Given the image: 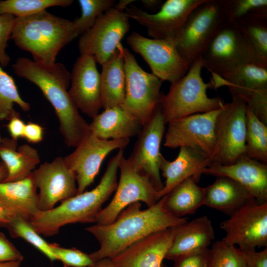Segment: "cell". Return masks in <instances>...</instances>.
<instances>
[{"label": "cell", "mask_w": 267, "mask_h": 267, "mask_svg": "<svg viewBox=\"0 0 267 267\" xmlns=\"http://www.w3.org/2000/svg\"><path fill=\"white\" fill-rule=\"evenodd\" d=\"M140 202L131 204L112 223L96 224L85 230L92 234L99 243V248L90 253L95 262L112 259L138 240L156 232L180 225L188 221L185 217L172 216L163 207V198L147 209H141Z\"/></svg>", "instance_id": "1"}, {"label": "cell", "mask_w": 267, "mask_h": 267, "mask_svg": "<svg viewBox=\"0 0 267 267\" xmlns=\"http://www.w3.org/2000/svg\"><path fill=\"white\" fill-rule=\"evenodd\" d=\"M15 74L36 85L53 106L59 122V131L68 147H76L89 133V124L72 100L67 89L71 74L63 64L40 65L26 57L12 65Z\"/></svg>", "instance_id": "2"}, {"label": "cell", "mask_w": 267, "mask_h": 267, "mask_svg": "<svg viewBox=\"0 0 267 267\" xmlns=\"http://www.w3.org/2000/svg\"><path fill=\"white\" fill-rule=\"evenodd\" d=\"M124 150L119 149L109 161L99 183L92 190L77 194L53 209L37 212L29 220L40 235L51 237L61 227L75 223L95 222L102 206L116 190L117 173Z\"/></svg>", "instance_id": "3"}, {"label": "cell", "mask_w": 267, "mask_h": 267, "mask_svg": "<svg viewBox=\"0 0 267 267\" xmlns=\"http://www.w3.org/2000/svg\"><path fill=\"white\" fill-rule=\"evenodd\" d=\"M78 36L73 21L44 10L16 17L10 39L18 47L30 52L34 61L50 66L59 51Z\"/></svg>", "instance_id": "4"}, {"label": "cell", "mask_w": 267, "mask_h": 267, "mask_svg": "<svg viewBox=\"0 0 267 267\" xmlns=\"http://www.w3.org/2000/svg\"><path fill=\"white\" fill-rule=\"evenodd\" d=\"M202 68L199 58L183 76L171 84L168 92L163 95L160 106L166 124L174 119L217 110L224 105L221 97L208 96L207 89H214V85L211 80L204 82Z\"/></svg>", "instance_id": "5"}, {"label": "cell", "mask_w": 267, "mask_h": 267, "mask_svg": "<svg viewBox=\"0 0 267 267\" xmlns=\"http://www.w3.org/2000/svg\"><path fill=\"white\" fill-rule=\"evenodd\" d=\"M226 21L224 0H205L191 12L174 40L189 67Z\"/></svg>", "instance_id": "6"}, {"label": "cell", "mask_w": 267, "mask_h": 267, "mask_svg": "<svg viewBox=\"0 0 267 267\" xmlns=\"http://www.w3.org/2000/svg\"><path fill=\"white\" fill-rule=\"evenodd\" d=\"M203 68L222 76L240 65L267 67L259 59L235 23L226 22L216 32L200 57Z\"/></svg>", "instance_id": "7"}, {"label": "cell", "mask_w": 267, "mask_h": 267, "mask_svg": "<svg viewBox=\"0 0 267 267\" xmlns=\"http://www.w3.org/2000/svg\"><path fill=\"white\" fill-rule=\"evenodd\" d=\"M123 56L126 90L121 107L143 126L160 104L163 81L145 71L128 48H124Z\"/></svg>", "instance_id": "8"}, {"label": "cell", "mask_w": 267, "mask_h": 267, "mask_svg": "<svg viewBox=\"0 0 267 267\" xmlns=\"http://www.w3.org/2000/svg\"><path fill=\"white\" fill-rule=\"evenodd\" d=\"M247 109L246 103L239 98H232L222 108L216 123L212 163L230 165L246 155Z\"/></svg>", "instance_id": "9"}, {"label": "cell", "mask_w": 267, "mask_h": 267, "mask_svg": "<svg viewBox=\"0 0 267 267\" xmlns=\"http://www.w3.org/2000/svg\"><path fill=\"white\" fill-rule=\"evenodd\" d=\"M214 89L227 87L232 98L243 100L247 107L267 125V67L240 65L222 76H212Z\"/></svg>", "instance_id": "10"}, {"label": "cell", "mask_w": 267, "mask_h": 267, "mask_svg": "<svg viewBox=\"0 0 267 267\" xmlns=\"http://www.w3.org/2000/svg\"><path fill=\"white\" fill-rule=\"evenodd\" d=\"M119 170L120 178L114 197L98 213L96 224L106 225L113 222L119 213L132 203L141 201L149 207L158 201V191L148 178L136 171L124 156Z\"/></svg>", "instance_id": "11"}, {"label": "cell", "mask_w": 267, "mask_h": 267, "mask_svg": "<svg viewBox=\"0 0 267 267\" xmlns=\"http://www.w3.org/2000/svg\"><path fill=\"white\" fill-rule=\"evenodd\" d=\"M130 28L129 18L125 12L114 7L110 8L81 35L78 43L80 54L91 56L102 65L115 52Z\"/></svg>", "instance_id": "12"}, {"label": "cell", "mask_w": 267, "mask_h": 267, "mask_svg": "<svg viewBox=\"0 0 267 267\" xmlns=\"http://www.w3.org/2000/svg\"><path fill=\"white\" fill-rule=\"evenodd\" d=\"M222 239L241 250L267 247V202L257 201L242 207L220 223Z\"/></svg>", "instance_id": "13"}, {"label": "cell", "mask_w": 267, "mask_h": 267, "mask_svg": "<svg viewBox=\"0 0 267 267\" xmlns=\"http://www.w3.org/2000/svg\"><path fill=\"white\" fill-rule=\"evenodd\" d=\"M221 109L170 121L167 123L164 146L190 147L211 160L215 148L216 121Z\"/></svg>", "instance_id": "14"}, {"label": "cell", "mask_w": 267, "mask_h": 267, "mask_svg": "<svg viewBox=\"0 0 267 267\" xmlns=\"http://www.w3.org/2000/svg\"><path fill=\"white\" fill-rule=\"evenodd\" d=\"M127 43L143 57L152 73L162 81L172 84L183 76L190 68L178 52L174 40L148 38L133 32L128 37Z\"/></svg>", "instance_id": "15"}, {"label": "cell", "mask_w": 267, "mask_h": 267, "mask_svg": "<svg viewBox=\"0 0 267 267\" xmlns=\"http://www.w3.org/2000/svg\"><path fill=\"white\" fill-rule=\"evenodd\" d=\"M166 124L160 104L142 126L132 154L127 159L136 171L148 178L158 192L164 186L160 171L163 157L160 145Z\"/></svg>", "instance_id": "16"}, {"label": "cell", "mask_w": 267, "mask_h": 267, "mask_svg": "<svg viewBox=\"0 0 267 267\" xmlns=\"http://www.w3.org/2000/svg\"><path fill=\"white\" fill-rule=\"evenodd\" d=\"M129 142L130 139H101L90 132L73 152L64 157L76 175L78 194L93 182L105 157L114 150L124 149Z\"/></svg>", "instance_id": "17"}, {"label": "cell", "mask_w": 267, "mask_h": 267, "mask_svg": "<svg viewBox=\"0 0 267 267\" xmlns=\"http://www.w3.org/2000/svg\"><path fill=\"white\" fill-rule=\"evenodd\" d=\"M205 0H167L152 14L131 4L125 13L129 18L145 27L151 38L174 40L189 14Z\"/></svg>", "instance_id": "18"}, {"label": "cell", "mask_w": 267, "mask_h": 267, "mask_svg": "<svg viewBox=\"0 0 267 267\" xmlns=\"http://www.w3.org/2000/svg\"><path fill=\"white\" fill-rule=\"evenodd\" d=\"M39 189L38 210H50L55 205L78 194L75 173L67 165L64 157H57L45 162L32 173Z\"/></svg>", "instance_id": "19"}, {"label": "cell", "mask_w": 267, "mask_h": 267, "mask_svg": "<svg viewBox=\"0 0 267 267\" xmlns=\"http://www.w3.org/2000/svg\"><path fill=\"white\" fill-rule=\"evenodd\" d=\"M96 62L90 55L81 54L71 74L69 94L73 103L84 114L94 118L102 108L100 75Z\"/></svg>", "instance_id": "20"}, {"label": "cell", "mask_w": 267, "mask_h": 267, "mask_svg": "<svg viewBox=\"0 0 267 267\" xmlns=\"http://www.w3.org/2000/svg\"><path fill=\"white\" fill-rule=\"evenodd\" d=\"M178 226L150 234L111 260L118 267H162Z\"/></svg>", "instance_id": "21"}, {"label": "cell", "mask_w": 267, "mask_h": 267, "mask_svg": "<svg viewBox=\"0 0 267 267\" xmlns=\"http://www.w3.org/2000/svg\"><path fill=\"white\" fill-rule=\"evenodd\" d=\"M204 174L230 178L244 187L257 202H267V164L245 155L230 165L211 163Z\"/></svg>", "instance_id": "22"}, {"label": "cell", "mask_w": 267, "mask_h": 267, "mask_svg": "<svg viewBox=\"0 0 267 267\" xmlns=\"http://www.w3.org/2000/svg\"><path fill=\"white\" fill-rule=\"evenodd\" d=\"M211 163L210 159L203 153L185 146L179 147L178 154L173 161L166 159L163 156L160 171L165 181L163 188L157 193L158 200L188 178H192L198 182Z\"/></svg>", "instance_id": "23"}, {"label": "cell", "mask_w": 267, "mask_h": 267, "mask_svg": "<svg viewBox=\"0 0 267 267\" xmlns=\"http://www.w3.org/2000/svg\"><path fill=\"white\" fill-rule=\"evenodd\" d=\"M215 239L211 221L203 216L178 226L165 259L174 261L183 256L207 249Z\"/></svg>", "instance_id": "24"}, {"label": "cell", "mask_w": 267, "mask_h": 267, "mask_svg": "<svg viewBox=\"0 0 267 267\" xmlns=\"http://www.w3.org/2000/svg\"><path fill=\"white\" fill-rule=\"evenodd\" d=\"M204 187V205L230 216L256 199L242 185L226 177L218 176Z\"/></svg>", "instance_id": "25"}, {"label": "cell", "mask_w": 267, "mask_h": 267, "mask_svg": "<svg viewBox=\"0 0 267 267\" xmlns=\"http://www.w3.org/2000/svg\"><path fill=\"white\" fill-rule=\"evenodd\" d=\"M142 128L121 107L105 109L89 124L90 132L103 140L130 139L138 135Z\"/></svg>", "instance_id": "26"}, {"label": "cell", "mask_w": 267, "mask_h": 267, "mask_svg": "<svg viewBox=\"0 0 267 267\" xmlns=\"http://www.w3.org/2000/svg\"><path fill=\"white\" fill-rule=\"evenodd\" d=\"M121 43L102 66L100 75L101 99L104 109L121 107L126 90V73Z\"/></svg>", "instance_id": "27"}, {"label": "cell", "mask_w": 267, "mask_h": 267, "mask_svg": "<svg viewBox=\"0 0 267 267\" xmlns=\"http://www.w3.org/2000/svg\"><path fill=\"white\" fill-rule=\"evenodd\" d=\"M32 174L23 179L0 182V203L15 215L27 220L39 211L38 193Z\"/></svg>", "instance_id": "28"}, {"label": "cell", "mask_w": 267, "mask_h": 267, "mask_svg": "<svg viewBox=\"0 0 267 267\" xmlns=\"http://www.w3.org/2000/svg\"><path fill=\"white\" fill-rule=\"evenodd\" d=\"M0 158L7 171L3 182L18 181L29 177L40 162L36 149L27 144L18 147L17 141L11 138H3Z\"/></svg>", "instance_id": "29"}, {"label": "cell", "mask_w": 267, "mask_h": 267, "mask_svg": "<svg viewBox=\"0 0 267 267\" xmlns=\"http://www.w3.org/2000/svg\"><path fill=\"white\" fill-rule=\"evenodd\" d=\"M162 197L166 211L176 217L183 218L194 214L204 205V187L190 178L177 184Z\"/></svg>", "instance_id": "30"}, {"label": "cell", "mask_w": 267, "mask_h": 267, "mask_svg": "<svg viewBox=\"0 0 267 267\" xmlns=\"http://www.w3.org/2000/svg\"><path fill=\"white\" fill-rule=\"evenodd\" d=\"M234 23L259 59L267 65V13L249 14Z\"/></svg>", "instance_id": "31"}, {"label": "cell", "mask_w": 267, "mask_h": 267, "mask_svg": "<svg viewBox=\"0 0 267 267\" xmlns=\"http://www.w3.org/2000/svg\"><path fill=\"white\" fill-rule=\"evenodd\" d=\"M246 155L267 164V125L247 107L245 139Z\"/></svg>", "instance_id": "32"}, {"label": "cell", "mask_w": 267, "mask_h": 267, "mask_svg": "<svg viewBox=\"0 0 267 267\" xmlns=\"http://www.w3.org/2000/svg\"><path fill=\"white\" fill-rule=\"evenodd\" d=\"M14 103L24 111L30 109L29 103L20 96L12 77L0 65V120L9 121L13 116L20 115L14 108Z\"/></svg>", "instance_id": "33"}, {"label": "cell", "mask_w": 267, "mask_h": 267, "mask_svg": "<svg viewBox=\"0 0 267 267\" xmlns=\"http://www.w3.org/2000/svg\"><path fill=\"white\" fill-rule=\"evenodd\" d=\"M72 0H0V14H9L16 17L28 16L52 6L68 7Z\"/></svg>", "instance_id": "34"}, {"label": "cell", "mask_w": 267, "mask_h": 267, "mask_svg": "<svg viewBox=\"0 0 267 267\" xmlns=\"http://www.w3.org/2000/svg\"><path fill=\"white\" fill-rule=\"evenodd\" d=\"M6 228L11 237L23 239L41 252L51 262L56 260L49 243L34 229L29 220L16 216Z\"/></svg>", "instance_id": "35"}, {"label": "cell", "mask_w": 267, "mask_h": 267, "mask_svg": "<svg viewBox=\"0 0 267 267\" xmlns=\"http://www.w3.org/2000/svg\"><path fill=\"white\" fill-rule=\"evenodd\" d=\"M208 267H246V265L241 250L221 240L213 242L209 249Z\"/></svg>", "instance_id": "36"}, {"label": "cell", "mask_w": 267, "mask_h": 267, "mask_svg": "<svg viewBox=\"0 0 267 267\" xmlns=\"http://www.w3.org/2000/svg\"><path fill=\"white\" fill-rule=\"evenodd\" d=\"M78 2L81 15L73 22L79 36L91 28L100 15L114 7L116 4L114 0H79Z\"/></svg>", "instance_id": "37"}, {"label": "cell", "mask_w": 267, "mask_h": 267, "mask_svg": "<svg viewBox=\"0 0 267 267\" xmlns=\"http://www.w3.org/2000/svg\"><path fill=\"white\" fill-rule=\"evenodd\" d=\"M226 21L234 23L251 14L267 13V0H224Z\"/></svg>", "instance_id": "38"}, {"label": "cell", "mask_w": 267, "mask_h": 267, "mask_svg": "<svg viewBox=\"0 0 267 267\" xmlns=\"http://www.w3.org/2000/svg\"><path fill=\"white\" fill-rule=\"evenodd\" d=\"M49 245L56 260L64 267H89L93 263L89 254L74 247L64 248L56 243Z\"/></svg>", "instance_id": "39"}, {"label": "cell", "mask_w": 267, "mask_h": 267, "mask_svg": "<svg viewBox=\"0 0 267 267\" xmlns=\"http://www.w3.org/2000/svg\"><path fill=\"white\" fill-rule=\"evenodd\" d=\"M16 17L9 14H0V65L6 66L10 58L5 50L8 41L10 39Z\"/></svg>", "instance_id": "40"}, {"label": "cell", "mask_w": 267, "mask_h": 267, "mask_svg": "<svg viewBox=\"0 0 267 267\" xmlns=\"http://www.w3.org/2000/svg\"><path fill=\"white\" fill-rule=\"evenodd\" d=\"M209 256V248L193 252L175 260L173 267H206Z\"/></svg>", "instance_id": "41"}, {"label": "cell", "mask_w": 267, "mask_h": 267, "mask_svg": "<svg viewBox=\"0 0 267 267\" xmlns=\"http://www.w3.org/2000/svg\"><path fill=\"white\" fill-rule=\"evenodd\" d=\"M24 257L16 247L0 231V263L22 262Z\"/></svg>", "instance_id": "42"}, {"label": "cell", "mask_w": 267, "mask_h": 267, "mask_svg": "<svg viewBox=\"0 0 267 267\" xmlns=\"http://www.w3.org/2000/svg\"><path fill=\"white\" fill-rule=\"evenodd\" d=\"M242 252L244 255L246 267H267V247L260 251L250 249Z\"/></svg>", "instance_id": "43"}, {"label": "cell", "mask_w": 267, "mask_h": 267, "mask_svg": "<svg viewBox=\"0 0 267 267\" xmlns=\"http://www.w3.org/2000/svg\"><path fill=\"white\" fill-rule=\"evenodd\" d=\"M44 129L40 125L32 122L25 124L23 136L28 142L35 143L41 142L43 138Z\"/></svg>", "instance_id": "44"}, {"label": "cell", "mask_w": 267, "mask_h": 267, "mask_svg": "<svg viewBox=\"0 0 267 267\" xmlns=\"http://www.w3.org/2000/svg\"><path fill=\"white\" fill-rule=\"evenodd\" d=\"M25 124L20 118V115L12 117L7 125L8 131L11 137L17 141L19 138L23 137Z\"/></svg>", "instance_id": "45"}, {"label": "cell", "mask_w": 267, "mask_h": 267, "mask_svg": "<svg viewBox=\"0 0 267 267\" xmlns=\"http://www.w3.org/2000/svg\"><path fill=\"white\" fill-rule=\"evenodd\" d=\"M16 216L0 203V227L6 228Z\"/></svg>", "instance_id": "46"}, {"label": "cell", "mask_w": 267, "mask_h": 267, "mask_svg": "<svg viewBox=\"0 0 267 267\" xmlns=\"http://www.w3.org/2000/svg\"><path fill=\"white\" fill-rule=\"evenodd\" d=\"M89 267H118L113 261L109 258H104L93 262Z\"/></svg>", "instance_id": "47"}, {"label": "cell", "mask_w": 267, "mask_h": 267, "mask_svg": "<svg viewBox=\"0 0 267 267\" xmlns=\"http://www.w3.org/2000/svg\"><path fill=\"white\" fill-rule=\"evenodd\" d=\"M141 3L148 9H155L160 8L163 2L160 0H141Z\"/></svg>", "instance_id": "48"}, {"label": "cell", "mask_w": 267, "mask_h": 267, "mask_svg": "<svg viewBox=\"0 0 267 267\" xmlns=\"http://www.w3.org/2000/svg\"><path fill=\"white\" fill-rule=\"evenodd\" d=\"M135 0H120L118 3L114 6V7L121 11H124L128 5H130L131 3Z\"/></svg>", "instance_id": "49"}, {"label": "cell", "mask_w": 267, "mask_h": 267, "mask_svg": "<svg viewBox=\"0 0 267 267\" xmlns=\"http://www.w3.org/2000/svg\"><path fill=\"white\" fill-rule=\"evenodd\" d=\"M7 176V171L4 165L0 166V182H3Z\"/></svg>", "instance_id": "50"}, {"label": "cell", "mask_w": 267, "mask_h": 267, "mask_svg": "<svg viewBox=\"0 0 267 267\" xmlns=\"http://www.w3.org/2000/svg\"><path fill=\"white\" fill-rule=\"evenodd\" d=\"M21 262L0 263V267H21Z\"/></svg>", "instance_id": "51"}, {"label": "cell", "mask_w": 267, "mask_h": 267, "mask_svg": "<svg viewBox=\"0 0 267 267\" xmlns=\"http://www.w3.org/2000/svg\"><path fill=\"white\" fill-rule=\"evenodd\" d=\"M2 139L3 138L1 137V135H0V145L2 142Z\"/></svg>", "instance_id": "52"}, {"label": "cell", "mask_w": 267, "mask_h": 267, "mask_svg": "<svg viewBox=\"0 0 267 267\" xmlns=\"http://www.w3.org/2000/svg\"><path fill=\"white\" fill-rule=\"evenodd\" d=\"M2 164H3L2 162L0 160V166H1L2 165Z\"/></svg>", "instance_id": "53"}, {"label": "cell", "mask_w": 267, "mask_h": 267, "mask_svg": "<svg viewBox=\"0 0 267 267\" xmlns=\"http://www.w3.org/2000/svg\"><path fill=\"white\" fill-rule=\"evenodd\" d=\"M162 267H167L165 265L163 264L162 266Z\"/></svg>", "instance_id": "54"}, {"label": "cell", "mask_w": 267, "mask_h": 267, "mask_svg": "<svg viewBox=\"0 0 267 267\" xmlns=\"http://www.w3.org/2000/svg\"><path fill=\"white\" fill-rule=\"evenodd\" d=\"M206 267H208V265H207V266Z\"/></svg>", "instance_id": "55"}]
</instances>
